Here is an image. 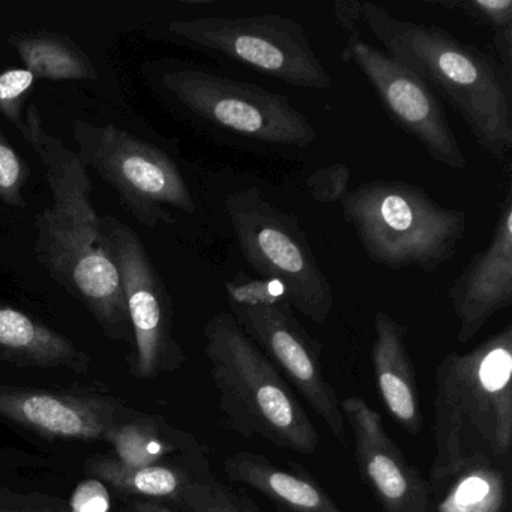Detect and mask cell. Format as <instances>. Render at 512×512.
I'll use <instances>...</instances> for the list:
<instances>
[{"label": "cell", "mask_w": 512, "mask_h": 512, "mask_svg": "<svg viewBox=\"0 0 512 512\" xmlns=\"http://www.w3.org/2000/svg\"><path fill=\"white\" fill-rule=\"evenodd\" d=\"M25 122L23 139L40 158L53 197V205L35 220L38 260L109 334H121L130 319L118 269L101 242L89 169L44 128L38 109L29 107Z\"/></svg>", "instance_id": "cell-1"}, {"label": "cell", "mask_w": 512, "mask_h": 512, "mask_svg": "<svg viewBox=\"0 0 512 512\" xmlns=\"http://www.w3.org/2000/svg\"><path fill=\"white\" fill-rule=\"evenodd\" d=\"M362 20L395 61L436 89L494 160L512 149V77L487 53L439 26L404 22L362 2Z\"/></svg>", "instance_id": "cell-2"}, {"label": "cell", "mask_w": 512, "mask_h": 512, "mask_svg": "<svg viewBox=\"0 0 512 512\" xmlns=\"http://www.w3.org/2000/svg\"><path fill=\"white\" fill-rule=\"evenodd\" d=\"M431 479L499 463L512 445V326L466 353L452 352L434 377Z\"/></svg>", "instance_id": "cell-3"}, {"label": "cell", "mask_w": 512, "mask_h": 512, "mask_svg": "<svg viewBox=\"0 0 512 512\" xmlns=\"http://www.w3.org/2000/svg\"><path fill=\"white\" fill-rule=\"evenodd\" d=\"M166 106L217 143L256 154L308 148L317 140L310 119L286 95L208 68L173 62L157 73Z\"/></svg>", "instance_id": "cell-4"}, {"label": "cell", "mask_w": 512, "mask_h": 512, "mask_svg": "<svg viewBox=\"0 0 512 512\" xmlns=\"http://www.w3.org/2000/svg\"><path fill=\"white\" fill-rule=\"evenodd\" d=\"M206 356L220 407L235 433L262 437L280 449L313 454L319 433L292 386L242 331L232 313L209 319Z\"/></svg>", "instance_id": "cell-5"}, {"label": "cell", "mask_w": 512, "mask_h": 512, "mask_svg": "<svg viewBox=\"0 0 512 512\" xmlns=\"http://www.w3.org/2000/svg\"><path fill=\"white\" fill-rule=\"evenodd\" d=\"M365 254L392 271L436 272L457 254L467 232V214L431 199L403 181L367 182L341 200Z\"/></svg>", "instance_id": "cell-6"}, {"label": "cell", "mask_w": 512, "mask_h": 512, "mask_svg": "<svg viewBox=\"0 0 512 512\" xmlns=\"http://www.w3.org/2000/svg\"><path fill=\"white\" fill-rule=\"evenodd\" d=\"M224 206L248 265L280 284L293 310L325 325L334 308V290L299 218L281 211L256 187L230 194Z\"/></svg>", "instance_id": "cell-7"}, {"label": "cell", "mask_w": 512, "mask_h": 512, "mask_svg": "<svg viewBox=\"0 0 512 512\" xmlns=\"http://www.w3.org/2000/svg\"><path fill=\"white\" fill-rule=\"evenodd\" d=\"M161 38L187 49L253 68L296 88L323 91L332 77L316 55L304 26L289 17H203L175 20Z\"/></svg>", "instance_id": "cell-8"}, {"label": "cell", "mask_w": 512, "mask_h": 512, "mask_svg": "<svg viewBox=\"0 0 512 512\" xmlns=\"http://www.w3.org/2000/svg\"><path fill=\"white\" fill-rule=\"evenodd\" d=\"M77 154L143 226L173 223L169 208L194 214L196 203L181 169L163 149L113 125L74 124Z\"/></svg>", "instance_id": "cell-9"}, {"label": "cell", "mask_w": 512, "mask_h": 512, "mask_svg": "<svg viewBox=\"0 0 512 512\" xmlns=\"http://www.w3.org/2000/svg\"><path fill=\"white\" fill-rule=\"evenodd\" d=\"M341 59L359 68L392 122L421 143L431 160L448 169H466V155L449 125L445 109L424 80L388 53L365 43L361 34L347 37Z\"/></svg>", "instance_id": "cell-10"}, {"label": "cell", "mask_w": 512, "mask_h": 512, "mask_svg": "<svg viewBox=\"0 0 512 512\" xmlns=\"http://www.w3.org/2000/svg\"><path fill=\"white\" fill-rule=\"evenodd\" d=\"M104 250L118 269L136 340L137 371L151 377L181 356L172 335V301L142 239L113 215L100 217Z\"/></svg>", "instance_id": "cell-11"}, {"label": "cell", "mask_w": 512, "mask_h": 512, "mask_svg": "<svg viewBox=\"0 0 512 512\" xmlns=\"http://www.w3.org/2000/svg\"><path fill=\"white\" fill-rule=\"evenodd\" d=\"M242 331L265 353L293 391L325 422L335 439L346 443V422L334 386L320 361V346L305 331L286 299L271 304H230Z\"/></svg>", "instance_id": "cell-12"}, {"label": "cell", "mask_w": 512, "mask_h": 512, "mask_svg": "<svg viewBox=\"0 0 512 512\" xmlns=\"http://www.w3.org/2000/svg\"><path fill=\"white\" fill-rule=\"evenodd\" d=\"M340 406L355 440L359 470L383 511L427 512V484L386 433L382 415L361 397L344 398Z\"/></svg>", "instance_id": "cell-13"}, {"label": "cell", "mask_w": 512, "mask_h": 512, "mask_svg": "<svg viewBox=\"0 0 512 512\" xmlns=\"http://www.w3.org/2000/svg\"><path fill=\"white\" fill-rule=\"evenodd\" d=\"M458 320V343H467L488 320L512 304V194L508 191L490 244L475 254L448 290Z\"/></svg>", "instance_id": "cell-14"}, {"label": "cell", "mask_w": 512, "mask_h": 512, "mask_svg": "<svg viewBox=\"0 0 512 512\" xmlns=\"http://www.w3.org/2000/svg\"><path fill=\"white\" fill-rule=\"evenodd\" d=\"M0 416L62 439H98L115 425V412L103 401L10 386H0Z\"/></svg>", "instance_id": "cell-15"}, {"label": "cell", "mask_w": 512, "mask_h": 512, "mask_svg": "<svg viewBox=\"0 0 512 512\" xmlns=\"http://www.w3.org/2000/svg\"><path fill=\"white\" fill-rule=\"evenodd\" d=\"M374 376L388 412L407 433L419 434L422 427L418 383L407 349V329L385 311L374 316Z\"/></svg>", "instance_id": "cell-16"}, {"label": "cell", "mask_w": 512, "mask_h": 512, "mask_svg": "<svg viewBox=\"0 0 512 512\" xmlns=\"http://www.w3.org/2000/svg\"><path fill=\"white\" fill-rule=\"evenodd\" d=\"M281 469L265 455L236 452L224 461L232 482L247 485L289 512H341L332 497L298 464Z\"/></svg>", "instance_id": "cell-17"}, {"label": "cell", "mask_w": 512, "mask_h": 512, "mask_svg": "<svg viewBox=\"0 0 512 512\" xmlns=\"http://www.w3.org/2000/svg\"><path fill=\"white\" fill-rule=\"evenodd\" d=\"M26 70L49 80H97L91 59L64 35L28 32L8 37Z\"/></svg>", "instance_id": "cell-18"}, {"label": "cell", "mask_w": 512, "mask_h": 512, "mask_svg": "<svg viewBox=\"0 0 512 512\" xmlns=\"http://www.w3.org/2000/svg\"><path fill=\"white\" fill-rule=\"evenodd\" d=\"M0 350L37 364H68L76 361V347L28 314L0 304Z\"/></svg>", "instance_id": "cell-19"}, {"label": "cell", "mask_w": 512, "mask_h": 512, "mask_svg": "<svg viewBox=\"0 0 512 512\" xmlns=\"http://www.w3.org/2000/svg\"><path fill=\"white\" fill-rule=\"evenodd\" d=\"M88 466L92 473L115 485L119 490L139 496L172 497L178 502L191 484L212 478V475L191 476L188 470L164 464L127 466L116 458L107 457L94 458L89 461Z\"/></svg>", "instance_id": "cell-20"}, {"label": "cell", "mask_w": 512, "mask_h": 512, "mask_svg": "<svg viewBox=\"0 0 512 512\" xmlns=\"http://www.w3.org/2000/svg\"><path fill=\"white\" fill-rule=\"evenodd\" d=\"M497 463L470 467L451 481L440 500L439 512H502L505 481Z\"/></svg>", "instance_id": "cell-21"}, {"label": "cell", "mask_w": 512, "mask_h": 512, "mask_svg": "<svg viewBox=\"0 0 512 512\" xmlns=\"http://www.w3.org/2000/svg\"><path fill=\"white\" fill-rule=\"evenodd\" d=\"M437 7L458 11L493 32L497 62L512 74V0H439Z\"/></svg>", "instance_id": "cell-22"}, {"label": "cell", "mask_w": 512, "mask_h": 512, "mask_svg": "<svg viewBox=\"0 0 512 512\" xmlns=\"http://www.w3.org/2000/svg\"><path fill=\"white\" fill-rule=\"evenodd\" d=\"M104 437L115 448L116 460L127 466H155L176 451L175 442L149 424L112 425Z\"/></svg>", "instance_id": "cell-23"}, {"label": "cell", "mask_w": 512, "mask_h": 512, "mask_svg": "<svg viewBox=\"0 0 512 512\" xmlns=\"http://www.w3.org/2000/svg\"><path fill=\"white\" fill-rule=\"evenodd\" d=\"M35 76L26 68H16L0 73V113L10 121L19 133H26L25 97L34 85Z\"/></svg>", "instance_id": "cell-24"}, {"label": "cell", "mask_w": 512, "mask_h": 512, "mask_svg": "<svg viewBox=\"0 0 512 512\" xmlns=\"http://www.w3.org/2000/svg\"><path fill=\"white\" fill-rule=\"evenodd\" d=\"M29 181V167L0 131V200L23 208V188Z\"/></svg>", "instance_id": "cell-25"}, {"label": "cell", "mask_w": 512, "mask_h": 512, "mask_svg": "<svg viewBox=\"0 0 512 512\" xmlns=\"http://www.w3.org/2000/svg\"><path fill=\"white\" fill-rule=\"evenodd\" d=\"M185 512H242L236 494L212 478L194 482L179 499Z\"/></svg>", "instance_id": "cell-26"}, {"label": "cell", "mask_w": 512, "mask_h": 512, "mask_svg": "<svg viewBox=\"0 0 512 512\" xmlns=\"http://www.w3.org/2000/svg\"><path fill=\"white\" fill-rule=\"evenodd\" d=\"M226 293L229 304L262 305L271 304L278 299L287 301L286 292L280 284L265 278L251 280L245 277L242 271H239L233 280L227 281Z\"/></svg>", "instance_id": "cell-27"}, {"label": "cell", "mask_w": 512, "mask_h": 512, "mask_svg": "<svg viewBox=\"0 0 512 512\" xmlns=\"http://www.w3.org/2000/svg\"><path fill=\"white\" fill-rule=\"evenodd\" d=\"M350 170L346 164H331L317 169L307 179L311 197L319 203L340 202L349 193Z\"/></svg>", "instance_id": "cell-28"}, {"label": "cell", "mask_w": 512, "mask_h": 512, "mask_svg": "<svg viewBox=\"0 0 512 512\" xmlns=\"http://www.w3.org/2000/svg\"><path fill=\"white\" fill-rule=\"evenodd\" d=\"M73 512H109L110 496L97 479L82 482L71 497Z\"/></svg>", "instance_id": "cell-29"}, {"label": "cell", "mask_w": 512, "mask_h": 512, "mask_svg": "<svg viewBox=\"0 0 512 512\" xmlns=\"http://www.w3.org/2000/svg\"><path fill=\"white\" fill-rule=\"evenodd\" d=\"M334 16L349 35L359 34L362 23V2L359 0H340L334 4Z\"/></svg>", "instance_id": "cell-30"}, {"label": "cell", "mask_w": 512, "mask_h": 512, "mask_svg": "<svg viewBox=\"0 0 512 512\" xmlns=\"http://www.w3.org/2000/svg\"><path fill=\"white\" fill-rule=\"evenodd\" d=\"M136 512H175L167 506L155 502H137Z\"/></svg>", "instance_id": "cell-31"}, {"label": "cell", "mask_w": 512, "mask_h": 512, "mask_svg": "<svg viewBox=\"0 0 512 512\" xmlns=\"http://www.w3.org/2000/svg\"><path fill=\"white\" fill-rule=\"evenodd\" d=\"M236 500H238L239 506H241L242 512H262V509L245 496H238L236 494Z\"/></svg>", "instance_id": "cell-32"}, {"label": "cell", "mask_w": 512, "mask_h": 512, "mask_svg": "<svg viewBox=\"0 0 512 512\" xmlns=\"http://www.w3.org/2000/svg\"><path fill=\"white\" fill-rule=\"evenodd\" d=\"M281 511H283V512H287V511H284V509H281Z\"/></svg>", "instance_id": "cell-33"}]
</instances>
